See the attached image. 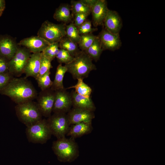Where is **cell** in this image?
<instances>
[{
    "instance_id": "30bf717a",
    "label": "cell",
    "mask_w": 165,
    "mask_h": 165,
    "mask_svg": "<svg viewBox=\"0 0 165 165\" xmlns=\"http://www.w3.org/2000/svg\"><path fill=\"white\" fill-rule=\"evenodd\" d=\"M55 99L53 111V113L67 114L72 106L70 93L64 88L55 91Z\"/></svg>"
},
{
    "instance_id": "52a82bcc",
    "label": "cell",
    "mask_w": 165,
    "mask_h": 165,
    "mask_svg": "<svg viewBox=\"0 0 165 165\" xmlns=\"http://www.w3.org/2000/svg\"><path fill=\"white\" fill-rule=\"evenodd\" d=\"M46 120L52 135L57 139L65 137L70 125L67 114L53 113Z\"/></svg>"
},
{
    "instance_id": "ba28073f",
    "label": "cell",
    "mask_w": 165,
    "mask_h": 165,
    "mask_svg": "<svg viewBox=\"0 0 165 165\" xmlns=\"http://www.w3.org/2000/svg\"><path fill=\"white\" fill-rule=\"evenodd\" d=\"M31 53L25 47H18L14 56L9 61V73L16 77L20 76L24 73Z\"/></svg>"
},
{
    "instance_id": "3957f363",
    "label": "cell",
    "mask_w": 165,
    "mask_h": 165,
    "mask_svg": "<svg viewBox=\"0 0 165 165\" xmlns=\"http://www.w3.org/2000/svg\"><path fill=\"white\" fill-rule=\"evenodd\" d=\"M64 66L67 69V72L71 74L74 79L77 80L87 78L91 71L97 69L91 59L81 50L71 62Z\"/></svg>"
},
{
    "instance_id": "8992f818",
    "label": "cell",
    "mask_w": 165,
    "mask_h": 165,
    "mask_svg": "<svg viewBox=\"0 0 165 165\" xmlns=\"http://www.w3.org/2000/svg\"><path fill=\"white\" fill-rule=\"evenodd\" d=\"M27 139L30 142L44 144L50 139L52 135L47 120L42 119L26 129Z\"/></svg>"
},
{
    "instance_id": "ffe728a7",
    "label": "cell",
    "mask_w": 165,
    "mask_h": 165,
    "mask_svg": "<svg viewBox=\"0 0 165 165\" xmlns=\"http://www.w3.org/2000/svg\"><path fill=\"white\" fill-rule=\"evenodd\" d=\"M72 16L71 6L68 4H64L56 9L53 17L57 21L66 24L72 22Z\"/></svg>"
},
{
    "instance_id": "9c48e42d",
    "label": "cell",
    "mask_w": 165,
    "mask_h": 165,
    "mask_svg": "<svg viewBox=\"0 0 165 165\" xmlns=\"http://www.w3.org/2000/svg\"><path fill=\"white\" fill-rule=\"evenodd\" d=\"M55 91L50 88L41 91L37 97V106L42 116L48 118L53 111L54 99Z\"/></svg>"
},
{
    "instance_id": "9a60e30c",
    "label": "cell",
    "mask_w": 165,
    "mask_h": 165,
    "mask_svg": "<svg viewBox=\"0 0 165 165\" xmlns=\"http://www.w3.org/2000/svg\"><path fill=\"white\" fill-rule=\"evenodd\" d=\"M103 26L110 32L113 34H119L123 27V23L118 13L109 9Z\"/></svg>"
},
{
    "instance_id": "83f0119b",
    "label": "cell",
    "mask_w": 165,
    "mask_h": 165,
    "mask_svg": "<svg viewBox=\"0 0 165 165\" xmlns=\"http://www.w3.org/2000/svg\"><path fill=\"white\" fill-rule=\"evenodd\" d=\"M50 70L36 79L37 81L38 86L41 89V91L46 90L51 87L53 81H51L50 76Z\"/></svg>"
},
{
    "instance_id": "f1b7e54d",
    "label": "cell",
    "mask_w": 165,
    "mask_h": 165,
    "mask_svg": "<svg viewBox=\"0 0 165 165\" xmlns=\"http://www.w3.org/2000/svg\"><path fill=\"white\" fill-rule=\"evenodd\" d=\"M59 42L51 44L42 53L45 57L52 61L56 57L59 50Z\"/></svg>"
},
{
    "instance_id": "5bb4252c",
    "label": "cell",
    "mask_w": 165,
    "mask_h": 165,
    "mask_svg": "<svg viewBox=\"0 0 165 165\" xmlns=\"http://www.w3.org/2000/svg\"><path fill=\"white\" fill-rule=\"evenodd\" d=\"M50 44L38 36H32L21 40L18 44L27 48L31 53H42Z\"/></svg>"
},
{
    "instance_id": "1f68e13d",
    "label": "cell",
    "mask_w": 165,
    "mask_h": 165,
    "mask_svg": "<svg viewBox=\"0 0 165 165\" xmlns=\"http://www.w3.org/2000/svg\"><path fill=\"white\" fill-rule=\"evenodd\" d=\"M78 28L80 35L92 33L97 30V28H92L91 21L87 19Z\"/></svg>"
},
{
    "instance_id": "44dd1931",
    "label": "cell",
    "mask_w": 165,
    "mask_h": 165,
    "mask_svg": "<svg viewBox=\"0 0 165 165\" xmlns=\"http://www.w3.org/2000/svg\"><path fill=\"white\" fill-rule=\"evenodd\" d=\"M67 72L66 68L64 65L62 66L61 64H60L57 67L54 79L50 88L52 90L55 91L65 88L63 80L64 75Z\"/></svg>"
},
{
    "instance_id": "484cf974",
    "label": "cell",
    "mask_w": 165,
    "mask_h": 165,
    "mask_svg": "<svg viewBox=\"0 0 165 165\" xmlns=\"http://www.w3.org/2000/svg\"><path fill=\"white\" fill-rule=\"evenodd\" d=\"M71 7L72 14L84 13L89 15L91 13V9L81 2L79 0H72Z\"/></svg>"
},
{
    "instance_id": "4fadbf2b",
    "label": "cell",
    "mask_w": 165,
    "mask_h": 165,
    "mask_svg": "<svg viewBox=\"0 0 165 165\" xmlns=\"http://www.w3.org/2000/svg\"><path fill=\"white\" fill-rule=\"evenodd\" d=\"M67 115L70 125L82 122H92L95 117L93 112L73 107Z\"/></svg>"
},
{
    "instance_id": "e0dca14e",
    "label": "cell",
    "mask_w": 165,
    "mask_h": 165,
    "mask_svg": "<svg viewBox=\"0 0 165 165\" xmlns=\"http://www.w3.org/2000/svg\"><path fill=\"white\" fill-rule=\"evenodd\" d=\"M42 53L31 54L25 67V77H32L36 79L39 73Z\"/></svg>"
},
{
    "instance_id": "6da1fadb",
    "label": "cell",
    "mask_w": 165,
    "mask_h": 165,
    "mask_svg": "<svg viewBox=\"0 0 165 165\" xmlns=\"http://www.w3.org/2000/svg\"><path fill=\"white\" fill-rule=\"evenodd\" d=\"M16 104L32 101L37 97L36 90L31 83L25 78H13L0 90Z\"/></svg>"
},
{
    "instance_id": "277c9868",
    "label": "cell",
    "mask_w": 165,
    "mask_h": 165,
    "mask_svg": "<svg viewBox=\"0 0 165 165\" xmlns=\"http://www.w3.org/2000/svg\"><path fill=\"white\" fill-rule=\"evenodd\" d=\"M15 108L18 119L27 127L42 119V116L36 102L32 101L16 104Z\"/></svg>"
},
{
    "instance_id": "e575fe53",
    "label": "cell",
    "mask_w": 165,
    "mask_h": 165,
    "mask_svg": "<svg viewBox=\"0 0 165 165\" xmlns=\"http://www.w3.org/2000/svg\"><path fill=\"white\" fill-rule=\"evenodd\" d=\"M9 61L5 58L0 57V74L9 72Z\"/></svg>"
},
{
    "instance_id": "d4e9b609",
    "label": "cell",
    "mask_w": 165,
    "mask_h": 165,
    "mask_svg": "<svg viewBox=\"0 0 165 165\" xmlns=\"http://www.w3.org/2000/svg\"><path fill=\"white\" fill-rule=\"evenodd\" d=\"M66 36L72 41L78 44L80 38L78 28L73 22L66 25Z\"/></svg>"
},
{
    "instance_id": "8fae6325",
    "label": "cell",
    "mask_w": 165,
    "mask_h": 165,
    "mask_svg": "<svg viewBox=\"0 0 165 165\" xmlns=\"http://www.w3.org/2000/svg\"><path fill=\"white\" fill-rule=\"evenodd\" d=\"M97 36L103 50L114 51L119 49L122 46L119 34H112L104 27Z\"/></svg>"
},
{
    "instance_id": "7c38bea8",
    "label": "cell",
    "mask_w": 165,
    "mask_h": 165,
    "mask_svg": "<svg viewBox=\"0 0 165 165\" xmlns=\"http://www.w3.org/2000/svg\"><path fill=\"white\" fill-rule=\"evenodd\" d=\"M108 10L106 0H97L91 9L92 23L94 27L103 26Z\"/></svg>"
},
{
    "instance_id": "d6986e66",
    "label": "cell",
    "mask_w": 165,
    "mask_h": 165,
    "mask_svg": "<svg viewBox=\"0 0 165 165\" xmlns=\"http://www.w3.org/2000/svg\"><path fill=\"white\" fill-rule=\"evenodd\" d=\"M93 130L92 122H81L71 125L66 135L75 139L91 133Z\"/></svg>"
},
{
    "instance_id": "ac0fdd59",
    "label": "cell",
    "mask_w": 165,
    "mask_h": 165,
    "mask_svg": "<svg viewBox=\"0 0 165 165\" xmlns=\"http://www.w3.org/2000/svg\"><path fill=\"white\" fill-rule=\"evenodd\" d=\"M73 108L83 109L94 112L96 109L95 105L91 98H88L77 94L72 90L70 93Z\"/></svg>"
},
{
    "instance_id": "7a4b0ae2",
    "label": "cell",
    "mask_w": 165,
    "mask_h": 165,
    "mask_svg": "<svg viewBox=\"0 0 165 165\" xmlns=\"http://www.w3.org/2000/svg\"><path fill=\"white\" fill-rule=\"evenodd\" d=\"M52 150L57 160L64 163H70L75 161L79 156V147L75 139L65 137L54 141Z\"/></svg>"
},
{
    "instance_id": "7402d4cb",
    "label": "cell",
    "mask_w": 165,
    "mask_h": 165,
    "mask_svg": "<svg viewBox=\"0 0 165 165\" xmlns=\"http://www.w3.org/2000/svg\"><path fill=\"white\" fill-rule=\"evenodd\" d=\"M103 51L100 41L97 36L91 45L84 51L92 61L97 62L99 60Z\"/></svg>"
},
{
    "instance_id": "74e56055",
    "label": "cell",
    "mask_w": 165,
    "mask_h": 165,
    "mask_svg": "<svg viewBox=\"0 0 165 165\" xmlns=\"http://www.w3.org/2000/svg\"><path fill=\"white\" fill-rule=\"evenodd\" d=\"M2 12H3V11L0 10V16H1L2 15Z\"/></svg>"
},
{
    "instance_id": "d590c367",
    "label": "cell",
    "mask_w": 165,
    "mask_h": 165,
    "mask_svg": "<svg viewBox=\"0 0 165 165\" xmlns=\"http://www.w3.org/2000/svg\"><path fill=\"white\" fill-rule=\"evenodd\" d=\"M79 1L91 9L96 2L97 0H80Z\"/></svg>"
},
{
    "instance_id": "4316f807",
    "label": "cell",
    "mask_w": 165,
    "mask_h": 165,
    "mask_svg": "<svg viewBox=\"0 0 165 165\" xmlns=\"http://www.w3.org/2000/svg\"><path fill=\"white\" fill-rule=\"evenodd\" d=\"M80 38L78 45L81 51H84L92 44L97 36L92 33L80 35Z\"/></svg>"
},
{
    "instance_id": "f546056e",
    "label": "cell",
    "mask_w": 165,
    "mask_h": 165,
    "mask_svg": "<svg viewBox=\"0 0 165 165\" xmlns=\"http://www.w3.org/2000/svg\"><path fill=\"white\" fill-rule=\"evenodd\" d=\"M51 61L42 54L41 55L39 71L37 78L42 75L52 68Z\"/></svg>"
},
{
    "instance_id": "d6a6232c",
    "label": "cell",
    "mask_w": 165,
    "mask_h": 165,
    "mask_svg": "<svg viewBox=\"0 0 165 165\" xmlns=\"http://www.w3.org/2000/svg\"><path fill=\"white\" fill-rule=\"evenodd\" d=\"M13 78L9 72L0 74V90L4 88Z\"/></svg>"
},
{
    "instance_id": "836d02e7",
    "label": "cell",
    "mask_w": 165,
    "mask_h": 165,
    "mask_svg": "<svg viewBox=\"0 0 165 165\" xmlns=\"http://www.w3.org/2000/svg\"><path fill=\"white\" fill-rule=\"evenodd\" d=\"M74 15V23H73L78 28L87 20L89 15L84 13H77Z\"/></svg>"
},
{
    "instance_id": "2e32d148",
    "label": "cell",
    "mask_w": 165,
    "mask_h": 165,
    "mask_svg": "<svg viewBox=\"0 0 165 165\" xmlns=\"http://www.w3.org/2000/svg\"><path fill=\"white\" fill-rule=\"evenodd\" d=\"M18 47L15 41L9 37L0 38V57L9 61L14 56Z\"/></svg>"
},
{
    "instance_id": "5b68a950",
    "label": "cell",
    "mask_w": 165,
    "mask_h": 165,
    "mask_svg": "<svg viewBox=\"0 0 165 165\" xmlns=\"http://www.w3.org/2000/svg\"><path fill=\"white\" fill-rule=\"evenodd\" d=\"M66 24H55L48 20L42 24L38 32V36L49 43L59 42L66 35Z\"/></svg>"
},
{
    "instance_id": "cb8c5ba5",
    "label": "cell",
    "mask_w": 165,
    "mask_h": 165,
    "mask_svg": "<svg viewBox=\"0 0 165 165\" xmlns=\"http://www.w3.org/2000/svg\"><path fill=\"white\" fill-rule=\"evenodd\" d=\"M77 80V82L75 85L69 87L66 89L74 88L77 94L87 98H90L92 92L91 88L83 82V79H79Z\"/></svg>"
},
{
    "instance_id": "4dcf8cb0",
    "label": "cell",
    "mask_w": 165,
    "mask_h": 165,
    "mask_svg": "<svg viewBox=\"0 0 165 165\" xmlns=\"http://www.w3.org/2000/svg\"><path fill=\"white\" fill-rule=\"evenodd\" d=\"M56 57L60 64H67L71 62L74 57L66 50L62 49L59 50Z\"/></svg>"
},
{
    "instance_id": "8d00e7d4",
    "label": "cell",
    "mask_w": 165,
    "mask_h": 165,
    "mask_svg": "<svg viewBox=\"0 0 165 165\" xmlns=\"http://www.w3.org/2000/svg\"><path fill=\"white\" fill-rule=\"evenodd\" d=\"M6 6L5 1L4 0H0V10L3 11Z\"/></svg>"
},
{
    "instance_id": "603a6c76",
    "label": "cell",
    "mask_w": 165,
    "mask_h": 165,
    "mask_svg": "<svg viewBox=\"0 0 165 165\" xmlns=\"http://www.w3.org/2000/svg\"><path fill=\"white\" fill-rule=\"evenodd\" d=\"M59 47L67 51L74 57L81 50L79 48L78 44L74 43L66 36L59 42Z\"/></svg>"
}]
</instances>
